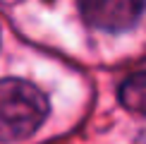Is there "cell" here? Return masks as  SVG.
<instances>
[{
    "instance_id": "cell-1",
    "label": "cell",
    "mask_w": 146,
    "mask_h": 144,
    "mask_svg": "<svg viewBox=\"0 0 146 144\" xmlns=\"http://www.w3.org/2000/svg\"><path fill=\"white\" fill-rule=\"evenodd\" d=\"M48 99L36 84L7 77L0 79V144L36 135L48 118Z\"/></svg>"
},
{
    "instance_id": "cell-2",
    "label": "cell",
    "mask_w": 146,
    "mask_h": 144,
    "mask_svg": "<svg viewBox=\"0 0 146 144\" xmlns=\"http://www.w3.org/2000/svg\"><path fill=\"white\" fill-rule=\"evenodd\" d=\"M79 10L94 29L120 34L141 19L146 0H79Z\"/></svg>"
},
{
    "instance_id": "cell-3",
    "label": "cell",
    "mask_w": 146,
    "mask_h": 144,
    "mask_svg": "<svg viewBox=\"0 0 146 144\" xmlns=\"http://www.w3.org/2000/svg\"><path fill=\"white\" fill-rule=\"evenodd\" d=\"M117 99L125 111L134 113V115H146V70L132 72L120 84Z\"/></svg>"
}]
</instances>
